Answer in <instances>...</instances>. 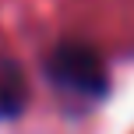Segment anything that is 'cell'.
<instances>
[{
  "instance_id": "7a4b0ae2",
  "label": "cell",
  "mask_w": 134,
  "mask_h": 134,
  "mask_svg": "<svg viewBox=\"0 0 134 134\" xmlns=\"http://www.w3.org/2000/svg\"><path fill=\"white\" fill-rule=\"evenodd\" d=\"M25 102H28V85L21 64L11 57H0V120H18L25 113Z\"/></svg>"
},
{
  "instance_id": "6da1fadb",
  "label": "cell",
  "mask_w": 134,
  "mask_h": 134,
  "mask_svg": "<svg viewBox=\"0 0 134 134\" xmlns=\"http://www.w3.org/2000/svg\"><path fill=\"white\" fill-rule=\"evenodd\" d=\"M46 81H53V88L64 99H85V102H99L109 95V74L102 57L85 42H57L42 60Z\"/></svg>"
}]
</instances>
